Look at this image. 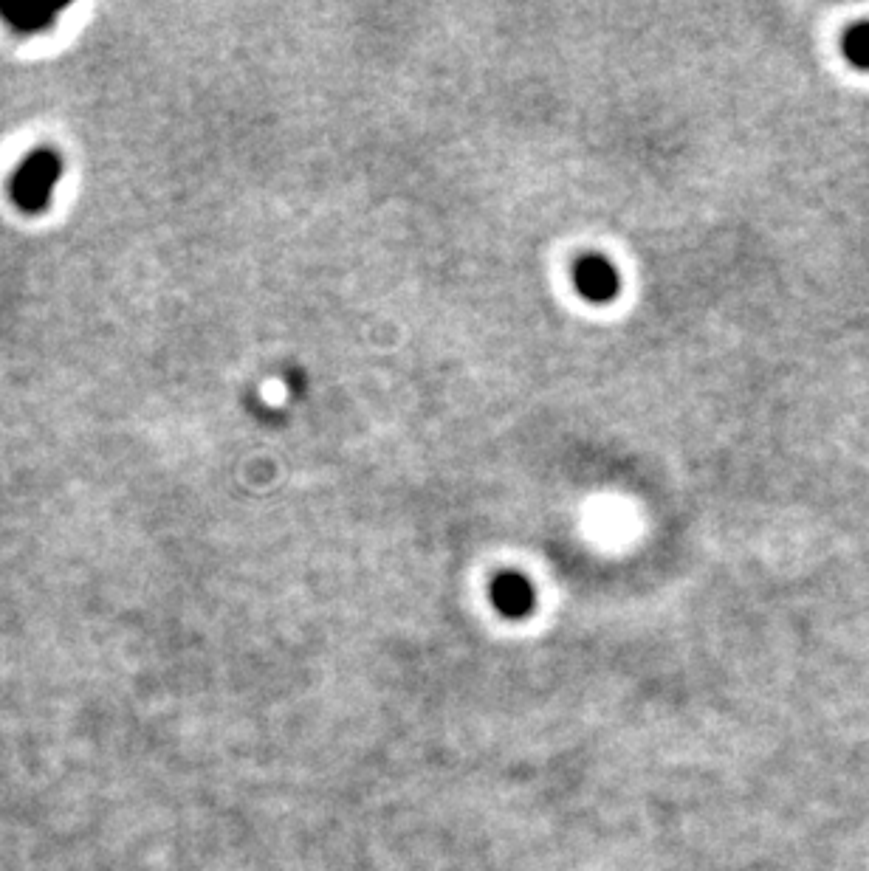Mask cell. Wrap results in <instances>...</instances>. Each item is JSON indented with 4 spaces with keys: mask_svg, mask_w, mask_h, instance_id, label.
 <instances>
[{
    "mask_svg": "<svg viewBox=\"0 0 869 871\" xmlns=\"http://www.w3.org/2000/svg\"><path fill=\"white\" fill-rule=\"evenodd\" d=\"M491 604L508 621H520L534 612L537 590L522 573H500L491 581Z\"/></svg>",
    "mask_w": 869,
    "mask_h": 871,
    "instance_id": "cell-2",
    "label": "cell"
},
{
    "mask_svg": "<svg viewBox=\"0 0 869 871\" xmlns=\"http://www.w3.org/2000/svg\"><path fill=\"white\" fill-rule=\"evenodd\" d=\"M844 54L855 68L869 71V23H858L844 34Z\"/></svg>",
    "mask_w": 869,
    "mask_h": 871,
    "instance_id": "cell-3",
    "label": "cell"
},
{
    "mask_svg": "<svg viewBox=\"0 0 869 871\" xmlns=\"http://www.w3.org/2000/svg\"><path fill=\"white\" fill-rule=\"evenodd\" d=\"M573 282H576L579 296L587 302H596V305L613 302L618 296V288H621L616 265L599 254H587L573 265Z\"/></svg>",
    "mask_w": 869,
    "mask_h": 871,
    "instance_id": "cell-1",
    "label": "cell"
}]
</instances>
